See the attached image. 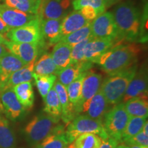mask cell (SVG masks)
I'll return each mask as SVG.
<instances>
[{
	"label": "cell",
	"instance_id": "6da1fadb",
	"mask_svg": "<svg viewBox=\"0 0 148 148\" xmlns=\"http://www.w3.org/2000/svg\"><path fill=\"white\" fill-rule=\"evenodd\" d=\"M140 51V48L136 44H116L97 58L95 63L108 75H112L135 65Z\"/></svg>",
	"mask_w": 148,
	"mask_h": 148
},
{
	"label": "cell",
	"instance_id": "7a4b0ae2",
	"mask_svg": "<svg viewBox=\"0 0 148 148\" xmlns=\"http://www.w3.org/2000/svg\"><path fill=\"white\" fill-rule=\"evenodd\" d=\"M119 38L134 42L141 35L142 18L140 10L132 1L116 5L112 12Z\"/></svg>",
	"mask_w": 148,
	"mask_h": 148
},
{
	"label": "cell",
	"instance_id": "3957f363",
	"mask_svg": "<svg viewBox=\"0 0 148 148\" xmlns=\"http://www.w3.org/2000/svg\"><path fill=\"white\" fill-rule=\"evenodd\" d=\"M137 71L136 64L118 73L108 75L101 82L100 90L110 105L121 103L129 83Z\"/></svg>",
	"mask_w": 148,
	"mask_h": 148
},
{
	"label": "cell",
	"instance_id": "277c9868",
	"mask_svg": "<svg viewBox=\"0 0 148 148\" xmlns=\"http://www.w3.org/2000/svg\"><path fill=\"white\" fill-rule=\"evenodd\" d=\"M60 119L40 112L29 122L23 129L24 136L29 145L34 146L53 132Z\"/></svg>",
	"mask_w": 148,
	"mask_h": 148
},
{
	"label": "cell",
	"instance_id": "5b68a950",
	"mask_svg": "<svg viewBox=\"0 0 148 148\" xmlns=\"http://www.w3.org/2000/svg\"><path fill=\"white\" fill-rule=\"evenodd\" d=\"M84 133H93L101 138L108 137L103 128L102 121L92 119L86 115H77L68 123L65 131L69 143H73L77 136Z\"/></svg>",
	"mask_w": 148,
	"mask_h": 148
},
{
	"label": "cell",
	"instance_id": "8992f818",
	"mask_svg": "<svg viewBox=\"0 0 148 148\" xmlns=\"http://www.w3.org/2000/svg\"><path fill=\"white\" fill-rule=\"evenodd\" d=\"M130 119L129 114L125 110L123 103L114 105L108 110L102 120L103 128L108 137L121 143L122 134Z\"/></svg>",
	"mask_w": 148,
	"mask_h": 148
},
{
	"label": "cell",
	"instance_id": "52a82bcc",
	"mask_svg": "<svg viewBox=\"0 0 148 148\" xmlns=\"http://www.w3.org/2000/svg\"><path fill=\"white\" fill-rule=\"evenodd\" d=\"M5 38L16 42L42 45L44 39L40 29V19L37 16L36 18L23 26L10 29L5 34Z\"/></svg>",
	"mask_w": 148,
	"mask_h": 148
},
{
	"label": "cell",
	"instance_id": "ba28073f",
	"mask_svg": "<svg viewBox=\"0 0 148 148\" xmlns=\"http://www.w3.org/2000/svg\"><path fill=\"white\" fill-rule=\"evenodd\" d=\"M91 34L98 39H108L118 41L119 31L114 21L112 12H104L99 14L90 23Z\"/></svg>",
	"mask_w": 148,
	"mask_h": 148
},
{
	"label": "cell",
	"instance_id": "9c48e42d",
	"mask_svg": "<svg viewBox=\"0 0 148 148\" xmlns=\"http://www.w3.org/2000/svg\"><path fill=\"white\" fill-rule=\"evenodd\" d=\"M0 108L6 117L12 121L22 119L26 110L18 101L12 88H8L0 92Z\"/></svg>",
	"mask_w": 148,
	"mask_h": 148
},
{
	"label": "cell",
	"instance_id": "30bf717a",
	"mask_svg": "<svg viewBox=\"0 0 148 148\" xmlns=\"http://www.w3.org/2000/svg\"><path fill=\"white\" fill-rule=\"evenodd\" d=\"M70 0H40L36 15L42 19H62L69 14Z\"/></svg>",
	"mask_w": 148,
	"mask_h": 148
},
{
	"label": "cell",
	"instance_id": "8fae6325",
	"mask_svg": "<svg viewBox=\"0 0 148 148\" xmlns=\"http://www.w3.org/2000/svg\"><path fill=\"white\" fill-rule=\"evenodd\" d=\"M102 82L101 74L88 70L84 73L82 84V90L78 102L75 108V114L81 112L83 103L93 97L100 90Z\"/></svg>",
	"mask_w": 148,
	"mask_h": 148
},
{
	"label": "cell",
	"instance_id": "7c38bea8",
	"mask_svg": "<svg viewBox=\"0 0 148 148\" xmlns=\"http://www.w3.org/2000/svg\"><path fill=\"white\" fill-rule=\"evenodd\" d=\"M147 75L145 66L137 70L134 76L129 83L122 103H124L132 98L147 99Z\"/></svg>",
	"mask_w": 148,
	"mask_h": 148
},
{
	"label": "cell",
	"instance_id": "4fadbf2b",
	"mask_svg": "<svg viewBox=\"0 0 148 148\" xmlns=\"http://www.w3.org/2000/svg\"><path fill=\"white\" fill-rule=\"evenodd\" d=\"M110 106L103 96L102 92L99 90L93 97L83 103L81 112L92 119L102 121L103 116L108 111Z\"/></svg>",
	"mask_w": 148,
	"mask_h": 148
},
{
	"label": "cell",
	"instance_id": "5bb4252c",
	"mask_svg": "<svg viewBox=\"0 0 148 148\" xmlns=\"http://www.w3.org/2000/svg\"><path fill=\"white\" fill-rule=\"evenodd\" d=\"M0 17L9 28L13 29L25 25L36 18L37 15L21 12L0 3Z\"/></svg>",
	"mask_w": 148,
	"mask_h": 148
},
{
	"label": "cell",
	"instance_id": "9a60e30c",
	"mask_svg": "<svg viewBox=\"0 0 148 148\" xmlns=\"http://www.w3.org/2000/svg\"><path fill=\"white\" fill-rule=\"evenodd\" d=\"M4 45L9 52L16 56L25 64L36 60L39 50V45L32 43H22L8 40Z\"/></svg>",
	"mask_w": 148,
	"mask_h": 148
},
{
	"label": "cell",
	"instance_id": "2e32d148",
	"mask_svg": "<svg viewBox=\"0 0 148 148\" xmlns=\"http://www.w3.org/2000/svg\"><path fill=\"white\" fill-rule=\"evenodd\" d=\"M116 42V40H114L92 38L84 47V60L87 62L95 63L97 58L115 45Z\"/></svg>",
	"mask_w": 148,
	"mask_h": 148
},
{
	"label": "cell",
	"instance_id": "e0dca14e",
	"mask_svg": "<svg viewBox=\"0 0 148 148\" xmlns=\"http://www.w3.org/2000/svg\"><path fill=\"white\" fill-rule=\"evenodd\" d=\"M25 65L16 56L8 51L0 58V87L14 72Z\"/></svg>",
	"mask_w": 148,
	"mask_h": 148
},
{
	"label": "cell",
	"instance_id": "ac0fdd59",
	"mask_svg": "<svg viewBox=\"0 0 148 148\" xmlns=\"http://www.w3.org/2000/svg\"><path fill=\"white\" fill-rule=\"evenodd\" d=\"M79 10H73L70 12L62 19L61 23L59 41L66 35L75 32L89 23ZM58 41V42H59Z\"/></svg>",
	"mask_w": 148,
	"mask_h": 148
},
{
	"label": "cell",
	"instance_id": "d6986e66",
	"mask_svg": "<svg viewBox=\"0 0 148 148\" xmlns=\"http://www.w3.org/2000/svg\"><path fill=\"white\" fill-rule=\"evenodd\" d=\"M92 62H86L82 64H71L58 72V81L65 87L80 76L82 74L90 70Z\"/></svg>",
	"mask_w": 148,
	"mask_h": 148
},
{
	"label": "cell",
	"instance_id": "ffe728a7",
	"mask_svg": "<svg viewBox=\"0 0 148 148\" xmlns=\"http://www.w3.org/2000/svg\"><path fill=\"white\" fill-rule=\"evenodd\" d=\"M35 62L36 60L32 61L29 63L25 64L21 69L14 72L9 77L8 80L0 87V92L8 88H12L16 85L21 83L31 82L33 79Z\"/></svg>",
	"mask_w": 148,
	"mask_h": 148
},
{
	"label": "cell",
	"instance_id": "44dd1931",
	"mask_svg": "<svg viewBox=\"0 0 148 148\" xmlns=\"http://www.w3.org/2000/svg\"><path fill=\"white\" fill-rule=\"evenodd\" d=\"M69 141L62 125H58L53 131L33 148H67Z\"/></svg>",
	"mask_w": 148,
	"mask_h": 148
},
{
	"label": "cell",
	"instance_id": "7402d4cb",
	"mask_svg": "<svg viewBox=\"0 0 148 148\" xmlns=\"http://www.w3.org/2000/svg\"><path fill=\"white\" fill-rule=\"evenodd\" d=\"M71 45L62 41H59L55 44L51 56L59 71L71 64Z\"/></svg>",
	"mask_w": 148,
	"mask_h": 148
},
{
	"label": "cell",
	"instance_id": "603a6c76",
	"mask_svg": "<svg viewBox=\"0 0 148 148\" xmlns=\"http://www.w3.org/2000/svg\"><path fill=\"white\" fill-rule=\"evenodd\" d=\"M62 19L40 20V29L44 40H47L49 45H55L59 41L61 23Z\"/></svg>",
	"mask_w": 148,
	"mask_h": 148
},
{
	"label": "cell",
	"instance_id": "cb8c5ba5",
	"mask_svg": "<svg viewBox=\"0 0 148 148\" xmlns=\"http://www.w3.org/2000/svg\"><path fill=\"white\" fill-rule=\"evenodd\" d=\"M53 88L58 96L61 106V116L62 121L64 123L68 124L70 121L73 119L75 117L73 112H72L71 106L68 98L67 92L66 87L62 85L59 81H56L53 85Z\"/></svg>",
	"mask_w": 148,
	"mask_h": 148
},
{
	"label": "cell",
	"instance_id": "d4e9b609",
	"mask_svg": "<svg viewBox=\"0 0 148 148\" xmlns=\"http://www.w3.org/2000/svg\"><path fill=\"white\" fill-rule=\"evenodd\" d=\"M14 93L25 109H30L34 106V92L31 82L21 83L12 88Z\"/></svg>",
	"mask_w": 148,
	"mask_h": 148
},
{
	"label": "cell",
	"instance_id": "484cf974",
	"mask_svg": "<svg viewBox=\"0 0 148 148\" xmlns=\"http://www.w3.org/2000/svg\"><path fill=\"white\" fill-rule=\"evenodd\" d=\"M59 70L53 62L51 54L45 53L35 62L34 73L40 75H58Z\"/></svg>",
	"mask_w": 148,
	"mask_h": 148
},
{
	"label": "cell",
	"instance_id": "4316f807",
	"mask_svg": "<svg viewBox=\"0 0 148 148\" xmlns=\"http://www.w3.org/2000/svg\"><path fill=\"white\" fill-rule=\"evenodd\" d=\"M123 105L130 116L147 117V99L142 98H132L123 103Z\"/></svg>",
	"mask_w": 148,
	"mask_h": 148
},
{
	"label": "cell",
	"instance_id": "83f0119b",
	"mask_svg": "<svg viewBox=\"0 0 148 148\" xmlns=\"http://www.w3.org/2000/svg\"><path fill=\"white\" fill-rule=\"evenodd\" d=\"M16 137L8 120L0 115V148H14Z\"/></svg>",
	"mask_w": 148,
	"mask_h": 148
},
{
	"label": "cell",
	"instance_id": "f1b7e54d",
	"mask_svg": "<svg viewBox=\"0 0 148 148\" xmlns=\"http://www.w3.org/2000/svg\"><path fill=\"white\" fill-rule=\"evenodd\" d=\"M3 4L26 13L36 14L40 0H1Z\"/></svg>",
	"mask_w": 148,
	"mask_h": 148
},
{
	"label": "cell",
	"instance_id": "f546056e",
	"mask_svg": "<svg viewBox=\"0 0 148 148\" xmlns=\"http://www.w3.org/2000/svg\"><path fill=\"white\" fill-rule=\"evenodd\" d=\"M45 107L43 111L53 117L60 119L61 116V106L58 96L54 88H51L46 96L45 100Z\"/></svg>",
	"mask_w": 148,
	"mask_h": 148
},
{
	"label": "cell",
	"instance_id": "4dcf8cb0",
	"mask_svg": "<svg viewBox=\"0 0 148 148\" xmlns=\"http://www.w3.org/2000/svg\"><path fill=\"white\" fill-rule=\"evenodd\" d=\"M85 73L82 74L80 76L77 77L76 79H75L73 82H72L71 84H69L66 87L71 111L75 116V108L77 102H78L79 97H80L81 90H82V80Z\"/></svg>",
	"mask_w": 148,
	"mask_h": 148
},
{
	"label": "cell",
	"instance_id": "1f68e13d",
	"mask_svg": "<svg viewBox=\"0 0 148 148\" xmlns=\"http://www.w3.org/2000/svg\"><path fill=\"white\" fill-rule=\"evenodd\" d=\"M33 78L34 79L37 89L44 101L48 92L53 88L57 79V75H40L33 73Z\"/></svg>",
	"mask_w": 148,
	"mask_h": 148
},
{
	"label": "cell",
	"instance_id": "d6a6232c",
	"mask_svg": "<svg viewBox=\"0 0 148 148\" xmlns=\"http://www.w3.org/2000/svg\"><path fill=\"white\" fill-rule=\"evenodd\" d=\"M147 121V118L136 117V116H130L126 127L122 134L121 143L132 138L139 133L143 130V127Z\"/></svg>",
	"mask_w": 148,
	"mask_h": 148
},
{
	"label": "cell",
	"instance_id": "836d02e7",
	"mask_svg": "<svg viewBox=\"0 0 148 148\" xmlns=\"http://www.w3.org/2000/svg\"><path fill=\"white\" fill-rule=\"evenodd\" d=\"M101 138L93 133H84L79 135L73 142L75 148H99Z\"/></svg>",
	"mask_w": 148,
	"mask_h": 148
},
{
	"label": "cell",
	"instance_id": "e575fe53",
	"mask_svg": "<svg viewBox=\"0 0 148 148\" xmlns=\"http://www.w3.org/2000/svg\"><path fill=\"white\" fill-rule=\"evenodd\" d=\"M90 36H92L91 34V29H90V23H88L82 28L77 29L75 32H72L71 34L66 35L64 38H62L60 41H62L64 43L72 46L76 45L79 42L83 41Z\"/></svg>",
	"mask_w": 148,
	"mask_h": 148
},
{
	"label": "cell",
	"instance_id": "d590c367",
	"mask_svg": "<svg viewBox=\"0 0 148 148\" xmlns=\"http://www.w3.org/2000/svg\"><path fill=\"white\" fill-rule=\"evenodd\" d=\"M72 5L74 10H79L86 5H89L97 11L98 15L106 10V6L102 0H73Z\"/></svg>",
	"mask_w": 148,
	"mask_h": 148
},
{
	"label": "cell",
	"instance_id": "8d00e7d4",
	"mask_svg": "<svg viewBox=\"0 0 148 148\" xmlns=\"http://www.w3.org/2000/svg\"><path fill=\"white\" fill-rule=\"evenodd\" d=\"M92 38H93V37L90 36L83 41L72 46L71 53V64H82L87 62L84 60V49L86 43Z\"/></svg>",
	"mask_w": 148,
	"mask_h": 148
},
{
	"label": "cell",
	"instance_id": "74e56055",
	"mask_svg": "<svg viewBox=\"0 0 148 148\" xmlns=\"http://www.w3.org/2000/svg\"><path fill=\"white\" fill-rule=\"evenodd\" d=\"M123 144L130 145H140L148 147V133L141 130L139 133L123 142Z\"/></svg>",
	"mask_w": 148,
	"mask_h": 148
},
{
	"label": "cell",
	"instance_id": "f35d334b",
	"mask_svg": "<svg viewBox=\"0 0 148 148\" xmlns=\"http://www.w3.org/2000/svg\"><path fill=\"white\" fill-rule=\"evenodd\" d=\"M83 16L86 18L88 22H91L98 16V13L95 9L89 5H86L79 10Z\"/></svg>",
	"mask_w": 148,
	"mask_h": 148
},
{
	"label": "cell",
	"instance_id": "ab89813d",
	"mask_svg": "<svg viewBox=\"0 0 148 148\" xmlns=\"http://www.w3.org/2000/svg\"><path fill=\"white\" fill-rule=\"evenodd\" d=\"M119 143V141L113 139V138L107 137L101 139V145L99 148H116Z\"/></svg>",
	"mask_w": 148,
	"mask_h": 148
},
{
	"label": "cell",
	"instance_id": "60d3db41",
	"mask_svg": "<svg viewBox=\"0 0 148 148\" xmlns=\"http://www.w3.org/2000/svg\"><path fill=\"white\" fill-rule=\"evenodd\" d=\"M10 29L8 27V25L3 21L2 18L0 17V34H2L5 38V34L9 32Z\"/></svg>",
	"mask_w": 148,
	"mask_h": 148
},
{
	"label": "cell",
	"instance_id": "b9f144b4",
	"mask_svg": "<svg viewBox=\"0 0 148 148\" xmlns=\"http://www.w3.org/2000/svg\"><path fill=\"white\" fill-rule=\"evenodd\" d=\"M103 2L104 3V5L105 6H106V8H109V7H110L111 5L115 4L118 2V1H119V0H102Z\"/></svg>",
	"mask_w": 148,
	"mask_h": 148
},
{
	"label": "cell",
	"instance_id": "7bdbcfd3",
	"mask_svg": "<svg viewBox=\"0 0 148 148\" xmlns=\"http://www.w3.org/2000/svg\"><path fill=\"white\" fill-rule=\"evenodd\" d=\"M8 49H6L5 46L3 44H0V58L8 52Z\"/></svg>",
	"mask_w": 148,
	"mask_h": 148
},
{
	"label": "cell",
	"instance_id": "ee69618b",
	"mask_svg": "<svg viewBox=\"0 0 148 148\" xmlns=\"http://www.w3.org/2000/svg\"><path fill=\"white\" fill-rule=\"evenodd\" d=\"M8 39L6 38H5L4 36H3L2 34H0V44H3V45H5V43L8 41Z\"/></svg>",
	"mask_w": 148,
	"mask_h": 148
},
{
	"label": "cell",
	"instance_id": "f6af8a7d",
	"mask_svg": "<svg viewBox=\"0 0 148 148\" xmlns=\"http://www.w3.org/2000/svg\"><path fill=\"white\" fill-rule=\"evenodd\" d=\"M128 148H148V147H145V146H140V145H130L127 146Z\"/></svg>",
	"mask_w": 148,
	"mask_h": 148
},
{
	"label": "cell",
	"instance_id": "bcb514c9",
	"mask_svg": "<svg viewBox=\"0 0 148 148\" xmlns=\"http://www.w3.org/2000/svg\"><path fill=\"white\" fill-rule=\"evenodd\" d=\"M116 148H128L127 145H124V144H119L117 146H116Z\"/></svg>",
	"mask_w": 148,
	"mask_h": 148
},
{
	"label": "cell",
	"instance_id": "7dc6e473",
	"mask_svg": "<svg viewBox=\"0 0 148 148\" xmlns=\"http://www.w3.org/2000/svg\"><path fill=\"white\" fill-rule=\"evenodd\" d=\"M67 148H75V147H74L73 143H69V145H68Z\"/></svg>",
	"mask_w": 148,
	"mask_h": 148
},
{
	"label": "cell",
	"instance_id": "c3c4849f",
	"mask_svg": "<svg viewBox=\"0 0 148 148\" xmlns=\"http://www.w3.org/2000/svg\"><path fill=\"white\" fill-rule=\"evenodd\" d=\"M0 1H1V0H0Z\"/></svg>",
	"mask_w": 148,
	"mask_h": 148
}]
</instances>
